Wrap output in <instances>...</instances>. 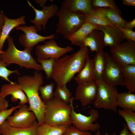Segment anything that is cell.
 Segmentation results:
<instances>
[{"label":"cell","instance_id":"1","mask_svg":"<svg viewBox=\"0 0 135 135\" xmlns=\"http://www.w3.org/2000/svg\"><path fill=\"white\" fill-rule=\"evenodd\" d=\"M89 53L88 48L82 46L76 52L55 60L51 78L56 82L57 86L61 87L66 85L80 72Z\"/></svg>","mask_w":135,"mask_h":135},{"label":"cell","instance_id":"2","mask_svg":"<svg viewBox=\"0 0 135 135\" xmlns=\"http://www.w3.org/2000/svg\"><path fill=\"white\" fill-rule=\"evenodd\" d=\"M17 82L26 94L29 104L28 109L35 114L38 124L44 123L45 105L38 92L40 87L44 83L42 74L36 71L33 75H25L18 77Z\"/></svg>","mask_w":135,"mask_h":135},{"label":"cell","instance_id":"3","mask_svg":"<svg viewBox=\"0 0 135 135\" xmlns=\"http://www.w3.org/2000/svg\"><path fill=\"white\" fill-rule=\"evenodd\" d=\"M8 47L0 54V58L8 65L12 64H18L21 68L33 69L40 71L42 70L41 65L32 56L31 51L26 49L21 50L15 46L12 37L9 36L7 39Z\"/></svg>","mask_w":135,"mask_h":135},{"label":"cell","instance_id":"4","mask_svg":"<svg viewBox=\"0 0 135 135\" xmlns=\"http://www.w3.org/2000/svg\"><path fill=\"white\" fill-rule=\"evenodd\" d=\"M45 104L44 123L52 126L71 125L70 116L72 107L70 104H68L54 97Z\"/></svg>","mask_w":135,"mask_h":135},{"label":"cell","instance_id":"5","mask_svg":"<svg viewBox=\"0 0 135 135\" xmlns=\"http://www.w3.org/2000/svg\"><path fill=\"white\" fill-rule=\"evenodd\" d=\"M58 22L56 33L65 39L80 28L86 21L84 14L72 12L61 6L57 14Z\"/></svg>","mask_w":135,"mask_h":135},{"label":"cell","instance_id":"6","mask_svg":"<svg viewBox=\"0 0 135 135\" xmlns=\"http://www.w3.org/2000/svg\"><path fill=\"white\" fill-rule=\"evenodd\" d=\"M95 81L98 88L96 98L92 103L94 106L97 108L117 112L118 92L116 86L109 84L102 79Z\"/></svg>","mask_w":135,"mask_h":135},{"label":"cell","instance_id":"7","mask_svg":"<svg viewBox=\"0 0 135 135\" xmlns=\"http://www.w3.org/2000/svg\"><path fill=\"white\" fill-rule=\"evenodd\" d=\"M74 98L72 97L70 101L72 110L70 118L71 123L74 126L81 131L96 132L100 128V124L98 122L94 123L98 119L99 114L98 111L95 109L90 110L88 113L90 115L87 116L80 113H77L74 110L73 102Z\"/></svg>","mask_w":135,"mask_h":135},{"label":"cell","instance_id":"8","mask_svg":"<svg viewBox=\"0 0 135 135\" xmlns=\"http://www.w3.org/2000/svg\"><path fill=\"white\" fill-rule=\"evenodd\" d=\"M110 56L120 66L135 65V42L127 40L110 49Z\"/></svg>","mask_w":135,"mask_h":135},{"label":"cell","instance_id":"9","mask_svg":"<svg viewBox=\"0 0 135 135\" xmlns=\"http://www.w3.org/2000/svg\"><path fill=\"white\" fill-rule=\"evenodd\" d=\"M15 29L24 32V34H22L19 37V42L24 49L31 51L34 46L39 42H44L47 40L54 39L56 37L54 34L44 36L38 34L37 33L38 31L34 25L29 26H20L16 27Z\"/></svg>","mask_w":135,"mask_h":135},{"label":"cell","instance_id":"10","mask_svg":"<svg viewBox=\"0 0 135 135\" xmlns=\"http://www.w3.org/2000/svg\"><path fill=\"white\" fill-rule=\"evenodd\" d=\"M104 54L105 65L102 79L109 84L114 86H125L121 66L107 52H104Z\"/></svg>","mask_w":135,"mask_h":135},{"label":"cell","instance_id":"11","mask_svg":"<svg viewBox=\"0 0 135 135\" xmlns=\"http://www.w3.org/2000/svg\"><path fill=\"white\" fill-rule=\"evenodd\" d=\"M43 44L37 45L35 53L38 58L42 59L52 58L55 60L67 53L72 52L74 48L68 46L64 47L59 46L54 39L45 41Z\"/></svg>","mask_w":135,"mask_h":135},{"label":"cell","instance_id":"12","mask_svg":"<svg viewBox=\"0 0 135 135\" xmlns=\"http://www.w3.org/2000/svg\"><path fill=\"white\" fill-rule=\"evenodd\" d=\"M33 112L30 111L26 104L20 105L19 109L12 116L10 115L6 121L11 126L16 128H26L34 125L38 122Z\"/></svg>","mask_w":135,"mask_h":135},{"label":"cell","instance_id":"13","mask_svg":"<svg viewBox=\"0 0 135 135\" xmlns=\"http://www.w3.org/2000/svg\"><path fill=\"white\" fill-rule=\"evenodd\" d=\"M27 3L34 10L35 14V18L30 20V22L36 27L38 31L41 30L42 28L46 30L48 20L55 15H57L59 10L58 6L51 4L48 6H42V9L39 10L35 8L29 0H27Z\"/></svg>","mask_w":135,"mask_h":135},{"label":"cell","instance_id":"14","mask_svg":"<svg viewBox=\"0 0 135 135\" xmlns=\"http://www.w3.org/2000/svg\"><path fill=\"white\" fill-rule=\"evenodd\" d=\"M97 88V84L95 81L78 84L74 98L80 101L82 106H86L92 103L95 100Z\"/></svg>","mask_w":135,"mask_h":135},{"label":"cell","instance_id":"15","mask_svg":"<svg viewBox=\"0 0 135 135\" xmlns=\"http://www.w3.org/2000/svg\"><path fill=\"white\" fill-rule=\"evenodd\" d=\"M0 94L2 98L5 99L6 97L11 95V100L12 102L20 100L19 103L22 105L28 102L27 98L20 86L16 81L2 85L1 87Z\"/></svg>","mask_w":135,"mask_h":135},{"label":"cell","instance_id":"16","mask_svg":"<svg viewBox=\"0 0 135 135\" xmlns=\"http://www.w3.org/2000/svg\"><path fill=\"white\" fill-rule=\"evenodd\" d=\"M97 29L103 32L104 46H108L110 49L116 46L124 40L121 31L115 26H99Z\"/></svg>","mask_w":135,"mask_h":135},{"label":"cell","instance_id":"17","mask_svg":"<svg viewBox=\"0 0 135 135\" xmlns=\"http://www.w3.org/2000/svg\"><path fill=\"white\" fill-rule=\"evenodd\" d=\"M25 18L24 15L14 19H10L6 16L4 24L0 34V50L3 51L4 42L11 31L18 26L25 25L26 23Z\"/></svg>","mask_w":135,"mask_h":135},{"label":"cell","instance_id":"18","mask_svg":"<svg viewBox=\"0 0 135 135\" xmlns=\"http://www.w3.org/2000/svg\"><path fill=\"white\" fill-rule=\"evenodd\" d=\"M92 0H66L62 6L70 11L82 13H89L94 9Z\"/></svg>","mask_w":135,"mask_h":135},{"label":"cell","instance_id":"19","mask_svg":"<svg viewBox=\"0 0 135 135\" xmlns=\"http://www.w3.org/2000/svg\"><path fill=\"white\" fill-rule=\"evenodd\" d=\"M99 26L86 21L80 28L68 36L66 39L69 40L72 45L82 47L83 42L86 37L93 30L97 29Z\"/></svg>","mask_w":135,"mask_h":135},{"label":"cell","instance_id":"20","mask_svg":"<svg viewBox=\"0 0 135 135\" xmlns=\"http://www.w3.org/2000/svg\"><path fill=\"white\" fill-rule=\"evenodd\" d=\"M104 38V34L102 32L95 29L85 38L82 46L88 47L91 51L97 52L103 50L105 46Z\"/></svg>","mask_w":135,"mask_h":135},{"label":"cell","instance_id":"21","mask_svg":"<svg viewBox=\"0 0 135 135\" xmlns=\"http://www.w3.org/2000/svg\"><path fill=\"white\" fill-rule=\"evenodd\" d=\"M38 122L32 126L26 128H15L10 125L5 120L0 126L2 135H37Z\"/></svg>","mask_w":135,"mask_h":135},{"label":"cell","instance_id":"22","mask_svg":"<svg viewBox=\"0 0 135 135\" xmlns=\"http://www.w3.org/2000/svg\"><path fill=\"white\" fill-rule=\"evenodd\" d=\"M74 79L78 84L95 81L93 59L89 56L86 59L83 67Z\"/></svg>","mask_w":135,"mask_h":135},{"label":"cell","instance_id":"23","mask_svg":"<svg viewBox=\"0 0 135 135\" xmlns=\"http://www.w3.org/2000/svg\"><path fill=\"white\" fill-rule=\"evenodd\" d=\"M97 12L102 14L115 26H119L123 28L126 21L120 13L114 10L108 8H94Z\"/></svg>","mask_w":135,"mask_h":135},{"label":"cell","instance_id":"24","mask_svg":"<svg viewBox=\"0 0 135 135\" xmlns=\"http://www.w3.org/2000/svg\"><path fill=\"white\" fill-rule=\"evenodd\" d=\"M125 86L128 92H135V65H129L121 66Z\"/></svg>","mask_w":135,"mask_h":135},{"label":"cell","instance_id":"25","mask_svg":"<svg viewBox=\"0 0 135 135\" xmlns=\"http://www.w3.org/2000/svg\"><path fill=\"white\" fill-rule=\"evenodd\" d=\"M68 126L62 124L52 126L44 122L38 124L37 135H62Z\"/></svg>","mask_w":135,"mask_h":135},{"label":"cell","instance_id":"26","mask_svg":"<svg viewBox=\"0 0 135 135\" xmlns=\"http://www.w3.org/2000/svg\"><path fill=\"white\" fill-rule=\"evenodd\" d=\"M117 106L122 109L135 111V94L132 92L118 93Z\"/></svg>","mask_w":135,"mask_h":135},{"label":"cell","instance_id":"27","mask_svg":"<svg viewBox=\"0 0 135 135\" xmlns=\"http://www.w3.org/2000/svg\"><path fill=\"white\" fill-rule=\"evenodd\" d=\"M93 59V68L95 81L102 79L105 65L104 52L101 50L96 52Z\"/></svg>","mask_w":135,"mask_h":135},{"label":"cell","instance_id":"28","mask_svg":"<svg viewBox=\"0 0 135 135\" xmlns=\"http://www.w3.org/2000/svg\"><path fill=\"white\" fill-rule=\"evenodd\" d=\"M84 14L86 21L93 25L99 26H115L102 14L96 11L94 8L89 13Z\"/></svg>","mask_w":135,"mask_h":135},{"label":"cell","instance_id":"29","mask_svg":"<svg viewBox=\"0 0 135 135\" xmlns=\"http://www.w3.org/2000/svg\"><path fill=\"white\" fill-rule=\"evenodd\" d=\"M129 110L119 109L118 114L124 120L129 131L135 135V112Z\"/></svg>","mask_w":135,"mask_h":135},{"label":"cell","instance_id":"30","mask_svg":"<svg viewBox=\"0 0 135 135\" xmlns=\"http://www.w3.org/2000/svg\"><path fill=\"white\" fill-rule=\"evenodd\" d=\"M54 83H51L40 87L38 90L40 94V96L44 103L50 101L54 97Z\"/></svg>","mask_w":135,"mask_h":135},{"label":"cell","instance_id":"31","mask_svg":"<svg viewBox=\"0 0 135 135\" xmlns=\"http://www.w3.org/2000/svg\"><path fill=\"white\" fill-rule=\"evenodd\" d=\"M54 97L67 104L70 103L72 94L66 85L60 87L56 86L54 92Z\"/></svg>","mask_w":135,"mask_h":135},{"label":"cell","instance_id":"32","mask_svg":"<svg viewBox=\"0 0 135 135\" xmlns=\"http://www.w3.org/2000/svg\"><path fill=\"white\" fill-rule=\"evenodd\" d=\"M55 60L54 59L52 58L42 59L37 57L36 61L41 65L42 70L45 72L47 79L51 78Z\"/></svg>","mask_w":135,"mask_h":135},{"label":"cell","instance_id":"33","mask_svg":"<svg viewBox=\"0 0 135 135\" xmlns=\"http://www.w3.org/2000/svg\"><path fill=\"white\" fill-rule=\"evenodd\" d=\"M92 5L93 8H108L121 14V12L114 0H92Z\"/></svg>","mask_w":135,"mask_h":135},{"label":"cell","instance_id":"34","mask_svg":"<svg viewBox=\"0 0 135 135\" xmlns=\"http://www.w3.org/2000/svg\"><path fill=\"white\" fill-rule=\"evenodd\" d=\"M8 66L0 58V77L2 78L9 83H12L8 78V76L14 73L19 75L18 70H10L7 68Z\"/></svg>","mask_w":135,"mask_h":135},{"label":"cell","instance_id":"35","mask_svg":"<svg viewBox=\"0 0 135 135\" xmlns=\"http://www.w3.org/2000/svg\"><path fill=\"white\" fill-rule=\"evenodd\" d=\"M62 135H92L89 131L80 130L74 126H68Z\"/></svg>","mask_w":135,"mask_h":135},{"label":"cell","instance_id":"36","mask_svg":"<svg viewBox=\"0 0 135 135\" xmlns=\"http://www.w3.org/2000/svg\"><path fill=\"white\" fill-rule=\"evenodd\" d=\"M115 27L117 28L121 31L124 39H126L127 40L135 42V32L119 26Z\"/></svg>","mask_w":135,"mask_h":135},{"label":"cell","instance_id":"37","mask_svg":"<svg viewBox=\"0 0 135 135\" xmlns=\"http://www.w3.org/2000/svg\"><path fill=\"white\" fill-rule=\"evenodd\" d=\"M20 105L19 104L16 106H13L9 109H7L0 112V126L14 110L19 108Z\"/></svg>","mask_w":135,"mask_h":135},{"label":"cell","instance_id":"38","mask_svg":"<svg viewBox=\"0 0 135 135\" xmlns=\"http://www.w3.org/2000/svg\"><path fill=\"white\" fill-rule=\"evenodd\" d=\"M8 102L3 99L0 94V112L8 109Z\"/></svg>","mask_w":135,"mask_h":135},{"label":"cell","instance_id":"39","mask_svg":"<svg viewBox=\"0 0 135 135\" xmlns=\"http://www.w3.org/2000/svg\"><path fill=\"white\" fill-rule=\"evenodd\" d=\"M135 27V19L134 18L130 22L126 21L123 28L129 30H132Z\"/></svg>","mask_w":135,"mask_h":135},{"label":"cell","instance_id":"40","mask_svg":"<svg viewBox=\"0 0 135 135\" xmlns=\"http://www.w3.org/2000/svg\"><path fill=\"white\" fill-rule=\"evenodd\" d=\"M123 128L120 132L119 135H133L129 131L126 123L122 124Z\"/></svg>","mask_w":135,"mask_h":135},{"label":"cell","instance_id":"41","mask_svg":"<svg viewBox=\"0 0 135 135\" xmlns=\"http://www.w3.org/2000/svg\"><path fill=\"white\" fill-rule=\"evenodd\" d=\"M6 16L2 11L0 12V34L4 25Z\"/></svg>","mask_w":135,"mask_h":135},{"label":"cell","instance_id":"42","mask_svg":"<svg viewBox=\"0 0 135 135\" xmlns=\"http://www.w3.org/2000/svg\"><path fill=\"white\" fill-rule=\"evenodd\" d=\"M122 3L124 5L127 6H135V0H123Z\"/></svg>","mask_w":135,"mask_h":135},{"label":"cell","instance_id":"43","mask_svg":"<svg viewBox=\"0 0 135 135\" xmlns=\"http://www.w3.org/2000/svg\"><path fill=\"white\" fill-rule=\"evenodd\" d=\"M47 1V0H34V2L42 6H45V4Z\"/></svg>","mask_w":135,"mask_h":135},{"label":"cell","instance_id":"44","mask_svg":"<svg viewBox=\"0 0 135 135\" xmlns=\"http://www.w3.org/2000/svg\"><path fill=\"white\" fill-rule=\"evenodd\" d=\"M94 135H116V133H114L112 134H110L106 133L104 134H101L100 131L98 130L96 131V133Z\"/></svg>","mask_w":135,"mask_h":135},{"label":"cell","instance_id":"45","mask_svg":"<svg viewBox=\"0 0 135 135\" xmlns=\"http://www.w3.org/2000/svg\"><path fill=\"white\" fill-rule=\"evenodd\" d=\"M4 52L3 51H1L0 50V54L3 53Z\"/></svg>","mask_w":135,"mask_h":135},{"label":"cell","instance_id":"46","mask_svg":"<svg viewBox=\"0 0 135 135\" xmlns=\"http://www.w3.org/2000/svg\"><path fill=\"white\" fill-rule=\"evenodd\" d=\"M0 135H2L0 131Z\"/></svg>","mask_w":135,"mask_h":135},{"label":"cell","instance_id":"47","mask_svg":"<svg viewBox=\"0 0 135 135\" xmlns=\"http://www.w3.org/2000/svg\"></svg>","mask_w":135,"mask_h":135}]
</instances>
